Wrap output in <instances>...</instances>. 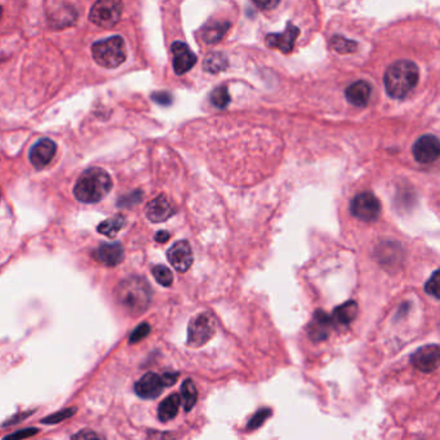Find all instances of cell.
I'll return each mask as SVG.
<instances>
[{
  "instance_id": "6da1fadb",
  "label": "cell",
  "mask_w": 440,
  "mask_h": 440,
  "mask_svg": "<svg viewBox=\"0 0 440 440\" xmlns=\"http://www.w3.org/2000/svg\"><path fill=\"white\" fill-rule=\"evenodd\" d=\"M115 297L124 310L133 317H137L149 309L153 298V291L144 278L130 276L121 280L116 287Z\"/></svg>"
},
{
  "instance_id": "7a4b0ae2",
  "label": "cell",
  "mask_w": 440,
  "mask_h": 440,
  "mask_svg": "<svg viewBox=\"0 0 440 440\" xmlns=\"http://www.w3.org/2000/svg\"><path fill=\"white\" fill-rule=\"evenodd\" d=\"M420 78L417 65L412 61L400 60L388 66L384 83L391 98L402 100L414 91Z\"/></svg>"
},
{
  "instance_id": "3957f363",
  "label": "cell",
  "mask_w": 440,
  "mask_h": 440,
  "mask_svg": "<svg viewBox=\"0 0 440 440\" xmlns=\"http://www.w3.org/2000/svg\"><path fill=\"white\" fill-rule=\"evenodd\" d=\"M112 180L103 168H89L79 177L74 195L82 203H98L112 191Z\"/></svg>"
},
{
  "instance_id": "277c9868",
  "label": "cell",
  "mask_w": 440,
  "mask_h": 440,
  "mask_svg": "<svg viewBox=\"0 0 440 440\" xmlns=\"http://www.w3.org/2000/svg\"><path fill=\"white\" fill-rule=\"evenodd\" d=\"M93 60L105 69L119 68L127 59L126 43L121 36H112L92 45Z\"/></svg>"
},
{
  "instance_id": "5b68a950",
  "label": "cell",
  "mask_w": 440,
  "mask_h": 440,
  "mask_svg": "<svg viewBox=\"0 0 440 440\" xmlns=\"http://www.w3.org/2000/svg\"><path fill=\"white\" fill-rule=\"evenodd\" d=\"M217 331L216 318L211 312H202L191 319L188 328V345L200 347L209 342Z\"/></svg>"
},
{
  "instance_id": "8992f818",
  "label": "cell",
  "mask_w": 440,
  "mask_h": 440,
  "mask_svg": "<svg viewBox=\"0 0 440 440\" xmlns=\"http://www.w3.org/2000/svg\"><path fill=\"white\" fill-rule=\"evenodd\" d=\"M123 4L115 0L97 1L89 12V20L97 26L110 29L114 27L121 17Z\"/></svg>"
},
{
  "instance_id": "52a82bcc",
  "label": "cell",
  "mask_w": 440,
  "mask_h": 440,
  "mask_svg": "<svg viewBox=\"0 0 440 440\" xmlns=\"http://www.w3.org/2000/svg\"><path fill=\"white\" fill-rule=\"evenodd\" d=\"M351 213L365 222L376 221L381 215L380 200L372 192H362L351 202Z\"/></svg>"
},
{
  "instance_id": "ba28073f",
  "label": "cell",
  "mask_w": 440,
  "mask_h": 440,
  "mask_svg": "<svg viewBox=\"0 0 440 440\" xmlns=\"http://www.w3.org/2000/svg\"><path fill=\"white\" fill-rule=\"evenodd\" d=\"M414 159L421 165H432L440 155L439 139L432 135H425L414 142Z\"/></svg>"
},
{
  "instance_id": "9c48e42d",
  "label": "cell",
  "mask_w": 440,
  "mask_h": 440,
  "mask_svg": "<svg viewBox=\"0 0 440 440\" xmlns=\"http://www.w3.org/2000/svg\"><path fill=\"white\" fill-rule=\"evenodd\" d=\"M440 362L439 346L432 344V345H425L416 350L411 356V363L414 364V368L425 373H432L438 370Z\"/></svg>"
},
{
  "instance_id": "30bf717a",
  "label": "cell",
  "mask_w": 440,
  "mask_h": 440,
  "mask_svg": "<svg viewBox=\"0 0 440 440\" xmlns=\"http://www.w3.org/2000/svg\"><path fill=\"white\" fill-rule=\"evenodd\" d=\"M167 259L179 273H186L192 265V250L186 241L174 243L167 252Z\"/></svg>"
},
{
  "instance_id": "8fae6325",
  "label": "cell",
  "mask_w": 440,
  "mask_h": 440,
  "mask_svg": "<svg viewBox=\"0 0 440 440\" xmlns=\"http://www.w3.org/2000/svg\"><path fill=\"white\" fill-rule=\"evenodd\" d=\"M173 56V69L177 75L186 74L197 63V56L191 52L188 44L174 42L171 47Z\"/></svg>"
},
{
  "instance_id": "7c38bea8",
  "label": "cell",
  "mask_w": 440,
  "mask_h": 440,
  "mask_svg": "<svg viewBox=\"0 0 440 440\" xmlns=\"http://www.w3.org/2000/svg\"><path fill=\"white\" fill-rule=\"evenodd\" d=\"M165 388L162 376L150 372L136 382L135 390L138 397L142 399H155L163 393Z\"/></svg>"
},
{
  "instance_id": "4fadbf2b",
  "label": "cell",
  "mask_w": 440,
  "mask_h": 440,
  "mask_svg": "<svg viewBox=\"0 0 440 440\" xmlns=\"http://www.w3.org/2000/svg\"><path fill=\"white\" fill-rule=\"evenodd\" d=\"M332 329H333V324L331 320V315H328L326 311L317 310L314 312L312 319L308 326V333L314 342H320L328 338Z\"/></svg>"
},
{
  "instance_id": "5bb4252c",
  "label": "cell",
  "mask_w": 440,
  "mask_h": 440,
  "mask_svg": "<svg viewBox=\"0 0 440 440\" xmlns=\"http://www.w3.org/2000/svg\"><path fill=\"white\" fill-rule=\"evenodd\" d=\"M56 150H57V146L52 139H50V138L39 139L30 151L31 165L38 169H42L45 165H48L52 162Z\"/></svg>"
},
{
  "instance_id": "9a60e30c",
  "label": "cell",
  "mask_w": 440,
  "mask_h": 440,
  "mask_svg": "<svg viewBox=\"0 0 440 440\" xmlns=\"http://www.w3.org/2000/svg\"><path fill=\"white\" fill-rule=\"evenodd\" d=\"M92 257L106 266H118L124 259V250L121 243H103L92 252Z\"/></svg>"
},
{
  "instance_id": "2e32d148",
  "label": "cell",
  "mask_w": 440,
  "mask_h": 440,
  "mask_svg": "<svg viewBox=\"0 0 440 440\" xmlns=\"http://www.w3.org/2000/svg\"><path fill=\"white\" fill-rule=\"evenodd\" d=\"M298 34H300L298 27L294 26L289 22L282 34H268L266 36V44L270 48L280 50L283 53L292 52L294 42Z\"/></svg>"
},
{
  "instance_id": "e0dca14e",
  "label": "cell",
  "mask_w": 440,
  "mask_h": 440,
  "mask_svg": "<svg viewBox=\"0 0 440 440\" xmlns=\"http://www.w3.org/2000/svg\"><path fill=\"white\" fill-rule=\"evenodd\" d=\"M145 213L151 222L159 224L171 218L174 215V209L172 204L168 202V199L165 198V195H160L158 198L153 199L147 204Z\"/></svg>"
},
{
  "instance_id": "ac0fdd59",
  "label": "cell",
  "mask_w": 440,
  "mask_h": 440,
  "mask_svg": "<svg viewBox=\"0 0 440 440\" xmlns=\"http://www.w3.org/2000/svg\"><path fill=\"white\" fill-rule=\"evenodd\" d=\"M371 92L372 88L370 83H367L365 80H359L346 88V100L354 106L364 107L368 105Z\"/></svg>"
},
{
  "instance_id": "d6986e66",
  "label": "cell",
  "mask_w": 440,
  "mask_h": 440,
  "mask_svg": "<svg viewBox=\"0 0 440 440\" xmlns=\"http://www.w3.org/2000/svg\"><path fill=\"white\" fill-rule=\"evenodd\" d=\"M358 315V303L355 301H347L333 310L331 320L333 327H347L351 321H354Z\"/></svg>"
},
{
  "instance_id": "ffe728a7",
  "label": "cell",
  "mask_w": 440,
  "mask_h": 440,
  "mask_svg": "<svg viewBox=\"0 0 440 440\" xmlns=\"http://www.w3.org/2000/svg\"><path fill=\"white\" fill-rule=\"evenodd\" d=\"M180 404H181V399H180L179 394H172V395L165 397L158 409L159 420L162 423H168V421L173 420L179 414Z\"/></svg>"
},
{
  "instance_id": "44dd1931",
  "label": "cell",
  "mask_w": 440,
  "mask_h": 440,
  "mask_svg": "<svg viewBox=\"0 0 440 440\" xmlns=\"http://www.w3.org/2000/svg\"><path fill=\"white\" fill-rule=\"evenodd\" d=\"M229 22H218L212 21L202 29V38L208 44L218 43L224 38L226 31L229 30Z\"/></svg>"
},
{
  "instance_id": "7402d4cb",
  "label": "cell",
  "mask_w": 440,
  "mask_h": 440,
  "mask_svg": "<svg viewBox=\"0 0 440 440\" xmlns=\"http://www.w3.org/2000/svg\"><path fill=\"white\" fill-rule=\"evenodd\" d=\"M180 399H181L183 409L186 412H190L191 409L197 404V402H198V390H197L195 384L190 379L182 382L181 397Z\"/></svg>"
},
{
  "instance_id": "603a6c76",
  "label": "cell",
  "mask_w": 440,
  "mask_h": 440,
  "mask_svg": "<svg viewBox=\"0 0 440 440\" xmlns=\"http://www.w3.org/2000/svg\"><path fill=\"white\" fill-rule=\"evenodd\" d=\"M124 225H126L124 216L116 215V216L112 217V218H109V220H106L104 222L98 225L97 232L103 234L105 236H107V238H115L123 229Z\"/></svg>"
},
{
  "instance_id": "cb8c5ba5",
  "label": "cell",
  "mask_w": 440,
  "mask_h": 440,
  "mask_svg": "<svg viewBox=\"0 0 440 440\" xmlns=\"http://www.w3.org/2000/svg\"><path fill=\"white\" fill-rule=\"evenodd\" d=\"M226 68H227V59L222 53L215 52L208 54L206 62H204V69L207 71L217 74Z\"/></svg>"
},
{
  "instance_id": "d4e9b609",
  "label": "cell",
  "mask_w": 440,
  "mask_h": 440,
  "mask_svg": "<svg viewBox=\"0 0 440 440\" xmlns=\"http://www.w3.org/2000/svg\"><path fill=\"white\" fill-rule=\"evenodd\" d=\"M153 275L156 282L163 287H171L173 283V274L169 268L165 265H158L153 268Z\"/></svg>"
},
{
  "instance_id": "484cf974",
  "label": "cell",
  "mask_w": 440,
  "mask_h": 440,
  "mask_svg": "<svg viewBox=\"0 0 440 440\" xmlns=\"http://www.w3.org/2000/svg\"><path fill=\"white\" fill-rule=\"evenodd\" d=\"M211 101L216 107H220V109L226 107L230 103V95H229L227 86H217L216 89L212 92V95H211Z\"/></svg>"
},
{
  "instance_id": "4316f807",
  "label": "cell",
  "mask_w": 440,
  "mask_h": 440,
  "mask_svg": "<svg viewBox=\"0 0 440 440\" xmlns=\"http://www.w3.org/2000/svg\"><path fill=\"white\" fill-rule=\"evenodd\" d=\"M331 45L338 53H353L358 48V44L353 40H347L342 36H335L331 42Z\"/></svg>"
},
{
  "instance_id": "83f0119b",
  "label": "cell",
  "mask_w": 440,
  "mask_h": 440,
  "mask_svg": "<svg viewBox=\"0 0 440 440\" xmlns=\"http://www.w3.org/2000/svg\"><path fill=\"white\" fill-rule=\"evenodd\" d=\"M271 414H273V411H271L270 408H262V409H259V412L250 418V423L247 425V430H256V429H259V426L265 423L268 417L271 416Z\"/></svg>"
},
{
  "instance_id": "f1b7e54d",
  "label": "cell",
  "mask_w": 440,
  "mask_h": 440,
  "mask_svg": "<svg viewBox=\"0 0 440 440\" xmlns=\"http://www.w3.org/2000/svg\"><path fill=\"white\" fill-rule=\"evenodd\" d=\"M75 414H77V408H75V407H70V408H66V409H62V411L57 412V414H51V416L45 417L44 420H42V423H50V425L59 423H61V421L68 420V418H70L71 416H74Z\"/></svg>"
},
{
  "instance_id": "f546056e",
  "label": "cell",
  "mask_w": 440,
  "mask_h": 440,
  "mask_svg": "<svg viewBox=\"0 0 440 440\" xmlns=\"http://www.w3.org/2000/svg\"><path fill=\"white\" fill-rule=\"evenodd\" d=\"M425 291L432 297L439 298V271L438 270L434 271L432 278L425 285Z\"/></svg>"
},
{
  "instance_id": "4dcf8cb0",
  "label": "cell",
  "mask_w": 440,
  "mask_h": 440,
  "mask_svg": "<svg viewBox=\"0 0 440 440\" xmlns=\"http://www.w3.org/2000/svg\"><path fill=\"white\" fill-rule=\"evenodd\" d=\"M150 331H151V328H150V326L147 323L139 324L137 328L130 333V344H137L139 341H142L144 338H146L149 336V333H150Z\"/></svg>"
},
{
  "instance_id": "1f68e13d",
  "label": "cell",
  "mask_w": 440,
  "mask_h": 440,
  "mask_svg": "<svg viewBox=\"0 0 440 440\" xmlns=\"http://www.w3.org/2000/svg\"><path fill=\"white\" fill-rule=\"evenodd\" d=\"M39 432L38 429H35V427H27V429H22V430H18V432H13V434H10V435H7L4 440H22L27 439V438H31V437H34Z\"/></svg>"
},
{
  "instance_id": "d6a6232c",
  "label": "cell",
  "mask_w": 440,
  "mask_h": 440,
  "mask_svg": "<svg viewBox=\"0 0 440 440\" xmlns=\"http://www.w3.org/2000/svg\"><path fill=\"white\" fill-rule=\"evenodd\" d=\"M73 440H105L103 435L92 430H82L73 437Z\"/></svg>"
},
{
  "instance_id": "836d02e7",
  "label": "cell",
  "mask_w": 440,
  "mask_h": 440,
  "mask_svg": "<svg viewBox=\"0 0 440 440\" xmlns=\"http://www.w3.org/2000/svg\"><path fill=\"white\" fill-rule=\"evenodd\" d=\"M151 98L155 101L156 104L169 106L172 104L173 97L169 92H155L151 96Z\"/></svg>"
},
{
  "instance_id": "e575fe53",
  "label": "cell",
  "mask_w": 440,
  "mask_h": 440,
  "mask_svg": "<svg viewBox=\"0 0 440 440\" xmlns=\"http://www.w3.org/2000/svg\"><path fill=\"white\" fill-rule=\"evenodd\" d=\"M177 379H179V373L177 372H167L162 376V380H163L165 388L174 385Z\"/></svg>"
},
{
  "instance_id": "d590c367",
  "label": "cell",
  "mask_w": 440,
  "mask_h": 440,
  "mask_svg": "<svg viewBox=\"0 0 440 440\" xmlns=\"http://www.w3.org/2000/svg\"><path fill=\"white\" fill-rule=\"evenodd\" d=\"M169 233H167V232H159V233L155 235V241L158 243H165L169 241Z\"/></svg>"
},
{
  "instance_id": "8d00e7d4",
  "label": "cell",
  "mask_w": 440,
  "mask_h": 440,
  "mask_svg": "<svg viewBox=\"0 0 440 440\" xmlns=\"http://www.w3.org/2000/svg\"><path fill=\"white\" fill-rule=\"evenodd\" d=\"M256 4L259 6V7H264V8H266V7H276L278 6V1H270V3H259V1H256Z\"/></svg>"
},
{
  "instance_id": "74e56055",
  "label": "cell",
  "mask_w": 440,
  "mask_h": 440,
  "mask_svg": "<svg viewBox=\"0 0 440 440\" xmlns=\"http://www.w3.org/2000/svg\"><path fill=\"white\" fill-rule=\"evenodd\" d=\"M1 16H3V9L0 7V18H1Z\"/></svg>"
},
{
  "instance_id": "f35d334b",
  "label": "cell",
  "mask_w": 440,
  "mask_h": 440,
  "mask_svg": "<svg viewBox=\"0 0 440 440\" xmlns=\"http://www.w3.org/2000/svg\"><path fill=\"white\" fill-rule=\"evenodd\" d=\"M0 198H1V190H0Z\"/></svg>"
}]
</instances>
